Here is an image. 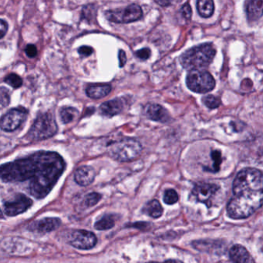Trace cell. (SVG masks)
Instances as JSON below:
<instances>
[{
    "label": "cell",
    "instance_id": "cell-38",
    "mask_svg": "<svg viewBox=\"0 0 263 263\" xmlns=\"http://www.w3.org/2000/svg\"><path fill=\"white\" fill-rule=\"evenodd\" d=\"M252 263H255V261H253V262H252Z\"/></svg>",
    "mask_w": 263,
    "mask_h": 263
},
{
    "label": "cell",
    "instance_id": "cell-32",
    "mask_svg": "<svg viewBox=\"0 0 263 263\" xmlns=\"http://www.w3.org/2000/svg\"><path fill=\"white\" fill-rule=\"evenodd\" d=\"M181 13H182L183 16H184L185 19L190 20L191 17H192V8H191L190 5L189 4H185L182 7H181Z\"/></svg>",
    "mask_w": 263,
    "mask_h": 263
},
{
    "label": "cell",
    "instance_id": "cell-19",
    "mask_svg": "<svg viewBox=\"0 0 263 263\" xmlns=\"http://www.w3.org/2000/svg\"><path fill=\"white\" fill-rule=\"evenodd\" d=\"M197 10L201 17L209 18L212 16L215 10L212 0H199L197 2Z\"/></svg>",
    "mask_w": 263,
    "mask_h": 263
},
{
    "label": "cell",
    "instance_id": "cell-12",
    "mask_svg": "<svg viewBox=\"0 0 263 263\" xmlns=\"http://www.w3.org/2000/svg\"><path fill=\"white\" fill-rule=\"evenodd\" d=\"M61 220L58 218H45L34 221L29 226V230L39 233H47L53 232L61 226Z\"/></svg>",
    "mask_w": 263,
    "mask_h": 263
},
{
    "label": "cell",
    "instance_id": "cell-23",
    "mask_svg": "<svg viewBox=\"0 0 263 263\" xmlns=\"http://www.w3.org/2000/svg\"><path fill=\"white\" fill-rule=\"evenodd\" d=\"M4 81L15 89L20 88L23 85L22 78L16 73H10L5 78Z\"/></svg>",
    "mask_w": 263,
    "mask_h": 263
},
{
    "label": "cell",
    "instance_id": "cell-33",
    "mask_svg": "<svg viewBox=\"0 0 263 263\" xmlns=\"http://www.w3.org/2000/svg\"><path fill=\"white\" fill-rule=\"evenodd\" d=\"M8 30V24L4 20L0 19V39H2Z\"/></svg>",
    "mask_w": 263,
    "mask_h": 263
},
{
    "label": "cell",
    "instance_id": "cell-22",
    "mask_svg": "<svg viewBox=\"0 0 263 263\" xmlns=\"http://www.w3.org/2000/svg\"><path fill=\"white\" fill-rule=\"evenodd\" d=\"M115 224V218L112 215H105V216L98 220L95 224V228L97 230L104 231L112 229Z\"/></svg>",
    "mask_w": 263,
    "mask_h": 263
},
{
    "label": "cell",
    "instance_id": "cell-15",
    "mask_svg": "<svg viewBox=\"0 0 263 263\" xmlns=\"http://www.w3.org/2000/svg\"><path fill=\"white\" fill-rule=\"evenodd\" d=\"M123 108H124L123 101L121 99H114L103 103L100 107V112L104 116L112 118L121 113Z\"/></svg>",
    "mask_w": 263,
    "mask_h": 263
},
{
    "label": "cell",
    "instance_id": "cell-35",
    "mask_svg": "<svg viewBox=\"0 0 263 263\" xmlns=\"http://www.w3.org/2000/svg\"><path fill=\"white\" fill-rule=\"evenodd\" d=\"M157 4L161 5V7H167V5H170L171 2L169 1H164V2H161V1H158V2H156Z\"/></svg>",
    "mask_w": 263,
    "mask_h": 263
},
{
    "label": "cell",
    "instance_id": "cell-18",
    "mask_svg": "<svg viewBox=\"0 0 263 263\" xmlns=\"http://www.w3.org/2000/svg\"><path fill=\"white\" fill-rule=\"evenodd\" d=\"M262 5L261 1H252L249 2L246 7L248 19L249 21H257L262 15Z\"/></svg>",
    "mask_w": 263,
    "mask_h": 263
},
{
    "label": "cell",
    "instance_id": "cell-26",
    "mask_svg": "<svg viewBox=\"0 0 263 263\" xmlns=\"http://www.w3.org/2000/svg\"><path fill=\"white\" fill-rule=\"evenodd\" d=\"M10 103V93L6 87L0 88V105L3 107H7Z\"/></svg>",
    "mask_w": 263,
    "mask_h": 263
},
{
    "label": "cell",
    "instance_id": "cell-13",
    "mask_svg": "<svg viewBox=\"0 0 263 263\" xmlns=\"http://www.w3.org/2000/svg\"><path fill=\"white\" fill-rule=\"evenodd\" d=\"M145 115L149 119L158 122L166 123L170 121V115L167 110L159 104H148L145 107Z\"/></svg>",
    "mask_w": 263,
    "mask_h": 263
},
{
    "label": "cell",
    "instance_id": "cell-9",
    "mask_svg": "<svg viewBox=\"0 0 263 263\" xmlns=\"http://www.w3.org/2000/svg\"><path fill=\"white\" fill-rule=\"evenodd\" d=\"M98 238L93 232L87 230H75L69 236V243L81 250H89L96 246Z\"/></svg>",
    "mask_w": 263,
    "mask_h": 263
},
{
    "label": "cell",
    "instance_id": "cell-17",
    "mask_svg": "<svg viewBox=\"0 0 263 263\" xmlns=\"http://www.w3.org/2000/svg\"><path fill=\"white\" fill-rule=\"evenodd\" d=\"M111 86L109 84H91L86 89V93L92 99H101L107 96L111 91Z\"/></svg>",
    "mask_w": 263,
    "mask_h": 263
},
{
    "label": "cell",
    "instance_id": "cell-11",
    "mask_svg": "<svg viewBox=\"0 0 263 263\" xmlns=\"http://www.w3.org/2000/svg\"><path fill=\"white\" fill-rule=\"evenodd\" d=\"M218 189L219 187L217 184L199 183L194 187L193 194L198 201L204 203L207 206H210L211 198L218 192Z\"/></svg>",
    "mask_w": 263,
    "mask_h": 263
},
{
    "label": "cell",
    "instance_id": "cell-37",
    "mask_svg": "<svg viewBox=\"0 0 263 263\" xmlns=\"http://www.w3.org/2000/svg\"><path fill=\"white\" fill-rule=\"evenodd\" d=\"M149 263H158V262H149Z\"/></svg>",
    "mask_w": 263,
    "mask_h": 263
},
{
    "label": "cell",
    "instance_id": "cell-20",
    "mask_svg": "<svg viewBox=\"0 0 263 263\" xmlns=\"http://www.w3.org/2000/svg\"><path fill=\"white\" fill-rule=\"evenodd\" d=\"M79 115V112L74 107H63L60 111L61 121L64 124H67L72 122Z\"/></svg>",
    "mask_w": 263,
    "mask_h": 263
},
{
    "label": "cell",
    "instance_id": "cell-30",
    "mask_svg": "<svg viewBox=\"0 0 263 263\" xmlns=\"http://www.w3.org/2000/svg\"><path fill=\"white\" fill-rule=\"evenodd\" d=\"M26 54L27 57L30 58H36L37 55V49H36V46L33 45V44H29L25 49Z\"/></svg>",
    "mask_w": 263,
    "mask_h": 263
},
{
    "label": "cell",
    "instance_id": "cell-28",
    "mask_svg": "<svg viewBox=\"0 0 263 263\" xmlns=\"http://www.w3.org/2000/svg\"><path fill=\"white\" fill-rule=\"evenodd\" d=\"M212 158L213 160V170L212 172H217L219 171L221 163V155L219 151L215 150L212 152Z\"/></svg>",
    "mask_w": 263,
    "mask_h": 263
},
{
    "label": "cell",
    "instance_id": "cell-5",
    "mask_svg": "<svg viewBox=\"0 0 263 263\" xmlns=\"http://www.w3.org/2000/svg\"><path fill=\"white\" fill-rule=\"evenodd\" d=\"M142 146L134 138H124L113 143L110 147V155L118 161H134L141 155Z\"/></svg>",
    "mask_w": 263,
    "mask_h": 263
},
{
    "label": "cell",
    "instance_id": "cell-8",
    "mask_svg": "<svg viewBox=\"0 0 263 263\" xmlns=\"http://www.w3.org/2000/svg\"><path fill=\"white\" fill-rule=\"evenodd\" d=\"M33 205V201L24 194H16L12 199L4 204V212L7 216L13 217L27 212Z\"/></svg>",
    "mask_w": 263,
    "mask_h": 263
},
{
    "label": "cell",
    "instance_id": "cell-10",
    "mask_svg": "<svg viewBox=\"0 0 263 263\" xmlns=\"http://www.w3.org/2000/svg\"><path fill=\"white\" fill-rule=\"evenodd\" d=\"M27 110L24 107L12 109L0 120V127L4 132L16 130L27 118Z\"/></svg>",
    "mask_w": 263,
    "mask_h": 263
},
{
    "label": "cell",
    "instance_id": "cell-29",
    "mask_svg": "<svg viewBox=\"0 0 263 263\" xmlns=\"http://www.w3.org/2000/svg\"><path fill=\"white\" fill-rule=\"evenodd\" d=\"M135 54H136L137 58H139V59L146 61L150 58L152 52H151L149 48H143L141 50H138Z\"/></svg>",
    "mask_w": 263,
    "mask_h": 263
},
{
    "label": "cell",
    "instance_id": "cell-27",
    "mask_svg": "<svg viewBox=\"0 0 263 263\" xmlns=\"http://www.w3.org/2000/svg\"><path fill=\"white\" fill-rule=\"evenodd\" d=\"M102 198V195L99 193H96V192H93V193H90L87 195L85 198V204H87L88 207H92L95 206V204H98L100 200Z\"/></svg>",
    "mask_w": 263,
    "mask_h": 263
},
{
    "label": "cell",
    "instance_id": "cell-1",
    "mask_svg": "<svg viewBox=\"0 0 263 263\" xmlns=\"http://www.w3.org/2000/svg\"><path fill=\"white\" fill-rule=\"evenodd\" d=\"M65 168V161L59 154L40 151L0 165V181L27 182L29 193L42 199L51 192Z\"/></svg>",
    "mask_w": 263,
    "mask_h": 263
},
{
    "label": "cell",
    "instance_id": "cell-14",
    "mask_svg": "<svg viewBox=\"0 0 263 263\" xmlns=\"http://www.w3.org/2000/svg\"><path fill=\"white\" fill-rule=\"evenodd\" d=\"M96 173L90 166H81L77 169L74 174V180L79 185L87 186L95 181Z\"/></svg>",
    "mask_w": 263,
    "mask_h": 263
},
{
    "label": "cell",
    "instance_id": "cell-3",
    "mask_svg": "<svg viewBox=\"0 0 263 263\" xmlns=\"http://www.w3.org/2000/svg\"><path fill=\"white\" fill-rule=\"evenodd\" d=\"M216 50L212 44H203L186 50L180 57V63L187 70H201L210 65Z\"/></svg>",
    "mask_w": 263,
    "mask_h": 263
},
{
    "label": "cell",
    "instance_id": "cell-24",
    "mask_svg": "<svg viewBox=\"0 0 263 263\" xmlns=\"http://www.w3.org/2000/svg\"><path fill=\"white\" fill-rule=\"evenodd\" d=\"M203 103L206 107L210 109L218 108L221 105V101L219 98L213 96V95H208L202 98Z\"/></svg>",
    "mask_w": 263,
    "mask_h": 263
},
{
    "label": "cell",
    "instance_id": "cell-34",
    "mask_svg": "<svg viewBox=\"0 0 263 263\" xmlns=\"http://www.w3.org/2000/svg\"><path fill=\"white\" fill-rule=\"evenodd\" d=\"M119 61H120V67H123L126 64V62H127V57H126L125 52L124 50H120L119 51Z\"/></svg>",
    "mask_w": 263,
    "mask_h": 263
},
{
    "label": "cell",
    "instance_id": "cell-2",
    "mask_svg": "<svg viewBox=\"0 0 263 263\" xmlns=\"http://www.w3.org/2000/svg\"><path fill=\"white\" fill-rule=\"evenodd\" d=\"M232 192L228 215L233 219L248 218L262 204V174L258 169H243L234 180Z\"/></svg>",
    "mask_w": 263,
    "mask_h": 263
},
{
    "label": "cell",
    "instance_id": "cell-4",
    "mask_svg": "<svg viewBox=\"0 0 263 263\" xmlns=\"http://www.w3.org/2000/svg\"><path fill=\"white\" fill-rule=\"evenodd\" d=\"M58 130L54 116L50 112H47L36 118L27 133V138L30 141H43L54 136Z\"/></svg>",
    "mask_w": 263,
    "mask_h": 263
},
{
    "label": "cell",
    "instance_id": "cell-36",
    "mask_svg": "<svg viewBox=\"0 0 263 263\" xmlns=\"http://www.w3.org/2000/svg\"><path fill=\"white\" fill-rule=\"evenodd\" d=\"M164 263H183L182 261H180V260L176 259H169L167 260Z\"/></svg>",
    "mask_w": 263,
    "mask_h": 263
},
{
    "label": "cell",
    "instance_id": "cell-16",
    "mask_svg": "<svg viewBox=\"0 0 263 263\" xmlns=\"http://www.w3.org/2000/svg\"><path fill=\"white\" fill-rule=\"evenodd\" d=\"M231 259L233 263H252L254 260L246 248L240 245H235L231 249Z\"/></svg>",
    "mask_w": 263,
    "mask_h": 263
},
{
    "label": "cell",
    "instance_id": "cell-31",
    "mask_svg": "<svg viewBox=\"0 0 263 263\" xmlns=\"http://www.w3.org/2000/svg\"><path fill=\"white\" fill-rule=\"evenodd\" d=\"M93 48L88 46H83V47H80L78 50V53L83 58H87V57L90 56L93 53Z\"/></svg>",
    "mask_w": 263,
    "mask_h": 263
},
{
    "label": "cell",
    "instance_id": "cell-25",
    "mask_svg": "<svg viewBox=\"0 0 263 263\" xmlns=\"http://www.w3.org/2000/svg\"><path fill=\"white\" fill-rule=\"evenodd\" d=\"M178 195L174 189H169L164 192V201L167 204H174L178 202Z\"/></svg>",
    "mask_w": 263,
    "mask_h": 263
},
{
    "label": "cell",
    "instance_id": "cell-21",
    "mask_svg": "<svg viewBox=\"0 0 263 263\" xmlns=\"http://www.w3.org/2000/svg\"><path fill=\"white\" fill-rule=\"evenodd\" d=\"M163 208L158 200H152L146 206V212L154 218H158L162 215Z\"/></svg>",
    "mask_w": 263,
    "mask_h": 263
},
{
    "label": "cell",
    "instance_id": "cell-7",
    "mask_svg": "<svg viewBox=\"0 0 263 263\" xmlns=\"http://www.w3.org/2000/svg\"><path fill=\"white\" fill-rule=\"evenodd\" d=\"M107 21L116 24H129L139 21L143 16L142 9L137 4H132L125 8L115 9L105 12Z\"/></svg>",
    "mask_w": 263,
    "mask_h": 263
},
{
    "label": "cell",
    "instance_id": "cell-6",
    "mask_svg": "<svg viewBox=\"0 0 263 263\" xmlns=\"http://www.w3.org/2000/svg\"><path fill=\"white\" fill-rule=\"evenodd\" d=\"M186 84L192 91L206 93L215 88V81L212 74L206 70H194L187 73Z\"/></svg>",
    "mask_w": 263,
    "mask_h": 263
}]
</instances>
